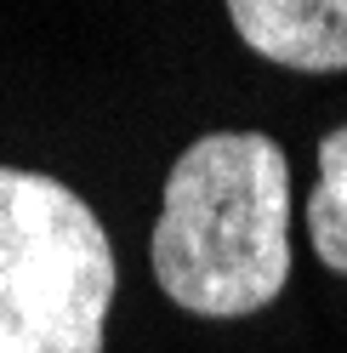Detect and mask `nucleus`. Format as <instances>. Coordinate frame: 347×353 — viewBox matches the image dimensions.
<instances>
[{
	"mask_svg": "<svg viewBox=\"0 0 347 353\" xmlns=\"http://www.w3.org/2000/svg\"><path fill=\"white\" fill-rule=\"evenodd\" d=\"M160 291L200 319H245L291 279V165L262 131H205L165 171L148 239Z\"/></svg>",
	"mask_w": 347,
	"mask_h": 353,
	"instance_id": "f257e3e1",
	"label": "nucleus"
},
{
	"mask_svg": "<svg viewBox=\"0 0 347 353\" xmlns=\"http://www.w3.org/2000/svg\"><path fill=\"white\" fill-rule=\"evenodd\" d=\"M114 245L46 171L0 165V353H103Z\"/></svg>",
	"mask_w": 347,
	"mask_h": 353,
	"instance_id": "f03ea898",
	"label": "nucleus"
},
{
	"mask_svg": "<svg viewBox=\"0 0 347 353\" xmlns=\"http://www.w3.org/2000/svg\"><path fill=\"white\" fill-rule=\"evenodd\" d=\"M240 40L273 69L341 74L347 69V0H228Z\"/></svg>",
	"mask_w": 347,
	"mask_h": 353,
	"instance_id": "7ed1b4c3",
	"label": "nucleus"
},
{
	"mask_svg": "<svg viewBox=\"0 0 347 353\" xmlns=\"http://www.w3.org/2000/svg\"><path fill=\"white\" fill-rule=\"evenodd\" d=\"M308 239L330 274H347V125L319 143V183L308 200Z\"/></svg>",
	"mask_w": 347,
	"mask_h": 353,
	"instance_id": "20e7f679",
	"label": "nucleus"
}]
</instances>
